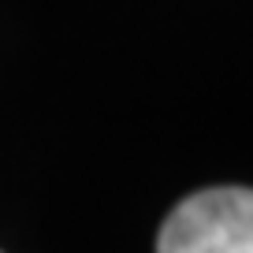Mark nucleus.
<instances>
[{
  "instance_id": "obj_1",
  "label": "nucleus",
  "mask_w": 253,
  "mask_h": 253,
  "mask_svg": "<svg viewBox=\"0 0 253 253\" xmlns=\"http://www.w3.org/2000/svg\"><path fill=\"white\" fill-rule=\"evenodd\" d=\"M157 253H253V194L212 186L179 201L160 227Z\"/></svg>"
}]
</instances>
